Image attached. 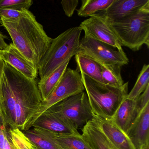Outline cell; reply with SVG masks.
Returning a JSON list of instances; mask_svg holds the SVG:
<instances>
[{"label":"cell","instance_id":"cell-26","mask_svg":"<svg viewBox=\"0 0 149 149\" xmlns=\"http://www.w3.org/2000/svg\"><path fill=\"white\" fill-rule=\"evenodd\" d=\"M26 9L16 10L7 8H0V18L7 19H16L24 15Z\"/></svg>","mask_w":149,"mask_h":149},{"label":"cell","instance_id":"cell-21","mask_svg":"<svg viewBox=\"0 0 149 149\" xmlns=\"http://www.w3.org/2000/svg\"><path fill=\"white\" fill-rule=\"evenodd\" d=\"M114 0H82L81 6L77 10L81 17H91L98 12L109 8Z\"/></svg>","mask_w":149,"mask_h":149},{"label":"cell","instance_id":"cell-3","mask_svg":"<svg viewBox=\"0 0 149 149\" xmlns=\"http://www.w3.org/2000/svg\"><path fill=\"white\" fill-rule=\"evenodd\" d=\"M81 74L94 116L111 120L121 103L127 97L129 82L118 88Z\"/></svg>","mask_w":149,"mask_h":149},{"label":"cell","instance_id":"cell-14","mask_svg":"<svg viewBox=\"0 0 149 149\" xmlns=\"http://www.w3.org/2000/svg\"><path fill=\"white\" fill-rule=\"evenodd\" d=\"M126 135L136 149L149 143V104L139 112Z\"/></svg>","mask_w":149,"mask_h":149},{"label":"cell","instance_id":"cell-15","mask_svg":"<svg viewBox=\"0 0 149 149\" xmlns=\"http://www.w3.org/2000/svg\"><path fill=\"white\" fill-rule=\"evenodd\" d=\"M138 114L136 100L126 97L119 105L111 121L126 134Z\"/></svg>","mask_w":149,"mask_h":149},{"label":"cell","instance_id":"cell-24","mask_svg":"<svg viewBox=\"0 0 149 149\" xmlns=\"http://www.w3.org/2000/svg\"><path fill=\"white\" fill-rule=\"evenodd\" d=\"M149 85V65L144 64L139 75L136 81L127 98L135 100L144 91Z\"/></svg>","mask_w":149,"mask_h":149},{"label":"cell","instance_id":"cell-30","mask_svg":"<svg viewBox=\"0 0 149 149\" xmlns=\"http://www.w3.org/2000/svg\"><path fill=\"white\" fill-rule=\"evenodd\" d=\"M8 45L5 40V37L0 33V51L6 50L8 47Z\"/></svg>","mask_w":149,"mask_h":149},{"label":"cell","instance_id":"cell-32","mask_svg":"<svg viewBox=\"0 0 149 149\" xmlns=\"http://www.w3.org/2000/svg\"><path fill=\"white\" fill-rule=\"evenodd\" d=\"M140 149H149V143L144 146L143 147H141Z\"/></svg>","mask_w":149,"mask_h":149},{"label":"cell","instance_id":"cell-23","mask_svg":"<svg viewBox=\"0 0 149 149\" xmlns=\"http://www.w3.org/2000/svg\"><path fill=\"white\" fill-rule=\"evenodd\" d=\"M24 134L30 139L37 149H60L56 144L38 128H34L23 131Z\"/></svg>","mask_w":149,"mask_h":149},{"label":"cell","instance_id":"cell-19","mask_svg":"<svg viewBox=\"0 0 149 149\" xmlns=\"http://www.w3.org/2000/svg\"><path fill=\"white\" fill-rule=\"evenodd\" d=\"M4 149H37L34 144L17 127L6 125Z\"/></svg>","mask_w":149,"mask_h":149},{"label":"cell","instance_id":"cell-9","mask_svg":"<svg viewBox=\"0 0 149 149\" xmlns=\"http://www.w3.org/2000/svg\"><path fill=\"white\" fill-rule=\"evenodd\" d=\"M78 27L84 31V36L110 45L119 50H123L109 22L103 16L95 14L82 22Z\"/></svg>","mask_w":149,"mask_h":149},{"label":"cell","instance_id":"cell-27","mask_svg":"<svg viewBox=\"0 0 149 149\" xmlns=\"http://www.w3.org/2000/svg\"><path fill=\"white\" fill-rule=\"evenodd\" d=\"M78 3V0H63L61 2L65 14L68 17H72Z\"/></svg>","mask_w":149,"mask_h":149},{"label":"cell","instance_id":"cell-10","mask_svg":"<svg viewBox=\"0 0 149 149\" xmlns=\"http://www.w3.org/2000/svg\"><path fill=\"white\" fill-rule=\"evenodd\" d=\"M32 127L45 130L59 135L80 134L71 122L54 113L45 111L33 123Z\"/></svg>","mask_w":149,"mask_h":149},{"label":"cell","instance_id":"cell-29","mask_svg":"<svg viewBox=\"0 0 149 149\" xmlns=\"http://www.w3.org/2000/svg\"><path fill=\"white\" fill-rule=\"evenodd\" d=\"M6 133V123L1 115H0V149H4Z\"/></svg>","mask_w":149,"mask_h":149},{"label":"cell","instance_id":"cell-2","mask_svg":"<svg viewBox=\"0 0 149 149\" xmlns=\"http://www.w3.org/2000/svg\"><path fill=\"white\" fill-rule=\"evenodd\" d=\"M0 24L9 34L14 46L38 69L53 39L47 35L33 14L26 9L18 19L0 18Z\"/></svg>","mask_w":149,"mask_h":149},{"label":"cell","instance_id":"cell-20","mask_svg":"<svg viewBox=\"0 0 149 149\" xmlns=\"http://www.w3.org/2000/svg\"><path fill=\"white\" fill-rule=\"evenodd\" d=\"M70 61L62 64L46 79L40 80L37 83L42 101L47 99L54 89L66 71Z\"/></svg>","mask_w":149,"mask_h":149},{"label":"cell","instance_id":"cell-4","mask_svg":"<svg viewBox=\"0 0 149 149\" xmlns=\"http://www.w3.org/2000/svg\"><path fill=\"white\" fill-rule=\"evenodd\" d=\"M81 32L79 27H74L53 39L49 48L39 63L38 74L40 80L46 79L58 67L70 61L77 54Z\"/></svg>","mask_w":149,"mask_h":149},{"label":"cell","instance_id":"cell-6","mask_svg":"<svg viewBox=\"0 0 149 149\" xmlns=\"http://www.w3.org/2000/svg\"><path fill=\"white\" fill-rule=\"evenodd\" d=\"M84 90L81 74L76 70L67 68L54 89L46 100L42 101L37 112L28 122L24 131L32 128L36 120L50 107Z\"/></svg>","mask_w":149,"mask_h":149},{"label":"cell","instance_id":"cell-5","mask_svg":"<svg viewBox=\"0 0 149 149\" xmlns=\"http://www.w3.org/2000/svg\"><path fill=\"white\" fill-rule=\"evenodd\" d=\"M122 47L139 51L143 45L149 47V3L134 13L109 22Z\"/></svg>","mask_w":149,"mask_h":149},{"label":"cell","instance_id":"cell-11","mask_svg":"<svg viewBox=\"0 0 149 149\" xmlns=\"http://www.w3.org/2000/svg\"><path fill=\"white\" fill-rule=\"evenodd\" d=\"M0 56L5 62L14 68L23 75L30 79H36L38 69L32 62L26 58L13 43H10L6 49L0 51Z\"/></svg>","mask_w":149,"mask_h":149},{"label":"cell","instance_id":"cell-12","mask_svg":"<svg viewBox=\"0 0 149 149\" xmlns=\"http://www.w3.org/2000/svg\"><path fill=\"white\" fill-rule=\"evenodd\" d=\"M148 3L149 0H114L108 9L96 14L113 22L134 13Z\"/></svg>","mask_w":149,"mask_h":149},{"label":"cell","instance_id":"cell-8","mask_svg":"<svg viewBox=\"0 0 149 149\" xmlns=\"http://www.w3.org/2000/svg\"><path fill=\"white\" fill-rule=\"evenodd\" d=\"M78 52L87 55L101 65L117 64L123 66L129 63L123 50H119L86 36L80 40Z\"/></svg>","mask_w":149,"mask_h":149},{"label":"cell","instance_id":"cell-13","mask_svg":"<svg viewBox=\"0 0 149 149\" xmlns=\"http://www.w3.org/2000/svg\"><path fill=\"white\" fill-rule=\"evenodd\" d=\"M108 139L112 149H136L126 134L114 124L111 120L93 116Z\"/></svg>","mask_w":149,"mask_h":149},{"label":"cell","instance_id":"cell-1","mask_svg":"<svg viewBox=\"0 0 149 149\" xmlns=\"http://www.w3.org/2000/svg\"><path fill=\"white\" fill-rule=\"evenodd\" d=\"M42 100L36 79H30L5 62L0 85V115L6 125L24 131Z\"/></svg>","mask_w":149,"mask_h":149},{"label":"cell","instance_id":"cell-16","mask_svg":"<svg viewBox=\"0 0 149 149\" xmlns=\"http://www.w3.org/2000/svg\"><path fill=\"white\" fill-rule=\"evenodd\" d=\"M82 136L91 149H112L103 132L92 118L81 129Z\"/></svg>","mask_w":149,"mask_h":149},{"label":"cell","instance_id":"cell-7","mask_svg":"<svg viewBox=\"0 0 149 149\" xmlns=\"http://www.w3.org/2000/svg\"><path fill=\"white\" fill-rule=\"evenodd\" d=\"M46 111L64 118L72 123L77 129L83 127L94 116L88 96L84 91L64 99Z\"/></svg>","mask_w":149,"mask_h":149},{"label":"cell","instance_id":"cell-18","mask_svg":"<svg viewBox=\"0 0 149 149\" xmlns=\"http://www.w3.org/2000/svg\"><path fill=\"white\" fill-rule=\"evenodd\" d=\"M74 56L77 65L76 71L96 81L104 84L102 76V67L99 63L82 53L78 52Z\"/></svg>","mask_w":149,"mask_h":149},{"label":"cell","instance_id":"cell-25","mask_svg":"<svg viewBox=\"0 0 149 149\" xmlns=\"http://www.w3.org/2000/svg\"><path fill=\"white\" fill-rule=\"evenodd\" d=\"M33 4L32 0H0V8L16 10H29Z\"/></svg>","mask_w":149,"mask_h":149},{"label":"cell","instance_id":"cell-31","mask_svg":"<svg viewBox=\"0 0 149 149\" xmlns=\"http://www.w3.org/2000/svg\"><path fill=\"white\" fill-rule=\"evenodd\" d=\"M4 65H5V62L0 56V85H1V79H2V76H3Z\"/></svg>","mask_w":149,"mask_h":149},{"label":"cell","instance_id":"cell-17","mask_svg":"<svg viewBox=\"0 0 149 149\" xmlns=\"http://www.w3.org/2000/svg\"><path fill=\"white\" fill-rule=\"evenodd\" d=\"M39 129L42 133L53 140L60 149H91L84 139L81 134L59 135Z\"/></svg>","mask_w":149,"mask_h":149},{"label":"cell","instance_id":"cell-28","mask_svg":"<svg viewBox=\"0 0 149 149\" xmlns=\"http://www.w3.org/2000/svg\"><path fill=\"white\" fill-rule=\"evenodd\" d=\"M136 106L139 114L142 110L149 104V85L144 91L136 99Z\"/></svg>","mask_w":149,"mask_h":149},{"label":"cell","instance_id":"cell-22","mask_svg":"<svg viewBox=\"0 0 149 149\" xmlns=\"http://www.w3.org/2000/svg\"><path fill=\"white\" fill-rule=\"evenodd\" d=\"M122 67L117 64L101 65L104 84L114 88H122L125 83L121 75Z\"/></svg>","mask_w":149,"mask_h":149}]
</instances>
